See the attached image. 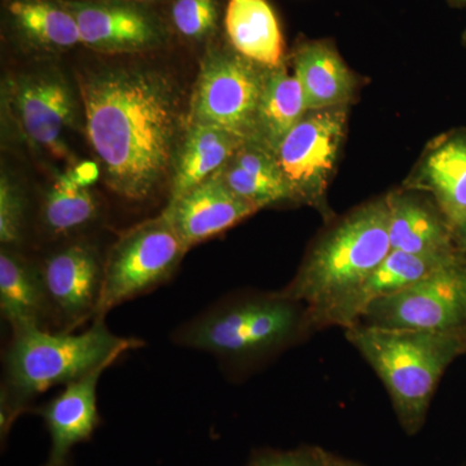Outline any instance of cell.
Wrapping results in <instances>:
<instances>
[{
	"mask_svg": "<svg viewBox=\"0 0 466 466\" xmlns=\"http://www.w3.org/2000/svg\"><path fill=\"white\" fill-rule=\"evenodd\" d=\"M78 90L106 186L142 202L170 184L188 109L175 76L157 66H103L82 72Z\"/></svg>",
	"mask_w": 466,
	"mask_h": 466,
	"instance_id": "1",
	"label": "cell"
},
{
	"mask_svg": "<svg viewBox=\"0 0 466 466\" xmlns=\"http://www.w3.org/2000/svg\"><path fill=\"white\" fill-rule=\"evenodd\" d=\"M143 341L126 339L106 327V319H95L84 333L52 332L41 328L12 332L3 359L0 389V434L5 441L18 417L36 397L58 385L110 367Z\"/></svg>",
	"mask_w": 466,
	"mask_h": 466,
	"instance_id": "2",
	"label": "cell"
},
{
	"mask_svg": "<svg viewBox=\"0 0 466 466\" xmlns=\"http://www.w3.org/2000/svg\"><path fill=\"white\" fill-rule=\"evenodd\" d=\"M346 339L385 385L401 429L421 431L438 383L466 351V330L425 332L357 324Z\"/></svg>",
	"mask_w": 466,
	"mask_h": 466,
	"instance_id": "3",
	"label": "cell"
},
{
	"mask_svg": "<svg viewBox=\"0 0 466 466\" xmlns=\"http://www.w3.org/2000/svg\"><path fill=\"white\" fill-rule=\"evenodd\" d=\"M391 251L386 198L350 213L314 245L285 299L306 308L309 329L350 296Z\"/></svg>",
	"mask_w": 466,
	"mask_h": 466,
	"instance_id": "4",
	"label": "cell"
},
{
	"mask_svg": "<svg viewBox=\"0 0 466 466\" xmlns=\"http://www.w3.org/2000/svg\"><path fill=\"white\" fill-rule=\"evenodd\" d=\"M306 308L280 293L253 294L211 306L174 330V343L244 363L279 351L308 332Z\"/></svg>",
	"mask_w": 466,
	"mask_h": 466,
	"instance_id": "5",
	"label": "cell"
},
{
	"mask_svg": "<svg viewBox=\"0 0 466 466\" xmlns=\"http://www.w3.org/2000/svg\"><path fill=\"white\" fill-rule=\"evenodd\" d=\"M268 72L269 67L241 56L228 43H210L187 106V126H218L253 142Z\"/></svg>",
	"mask_w": 466,
	"mask_h": 466,
	"instance_id": "6",
	"label": "cell"
},
{
	"mask_svg": "<svg viewBox=\"0 0 466 466\" xmlns=\"http://www.w3.org/2000/svg\"><path fill=\"white\" fill-rule=\"evenodd\" d=\"M75 88L56 66L21 70L3 82L2 108L18 139L55 158H69L66 134L76 126Z\"/></svg>",
	"mask_w": 466,
	"mask_h": 466,
	"instance_id": "7",
	"label": "cell"
},
{
	"mask_svg": "<svg viewBox=\"0 0 466 466\" xmlns=\"http://www.w3.org/2000/svg\"><path fill=\"white\" fill-rule=\"evenodd\" d=\"M187 251L164 214L122 233L106 257L103 291L95 319H106L113 309L167 283Z\"/></svg>",
	"mask_w": 466,
	"mask_h": 466,
	"instance_id": "8",
	"label": "cell"
},
{
	"mask_svg": "<svg viewBox=\"0 0 466 466\" xmlns=\"http://www.w3.org/2000/svg\"><path fill=\"white\" fill-rule=\"evenodd\" d=\"M358 324L389 329L466 330V259L456 258L368 306Z\"/></svg>",
	"mask_w": 466,
	"mask_h": 466,
	"instance_id": "9",
	"label": "cell"
},
{
	"mask_svg": "<svg viewBox=\"0 0 466 466\" xmlns=\"http://www.w3.org/2000/svg\"><path fill=\"white\" fill-rule=\"evenodd\" d=\"M348 122L346 106L308 112L274 153L291 202L323 208Z\"/></svg>",
	"mask_w": 466,
	"mask_h": 466,
	"instance_id": "10",
	"label": "cell"
},
{
	"mask_svg": "<svg viewBox=\"0 0 466 466\" xmlns=\"http://www.w3.org/2000/svg\"><path fill=\"white\" fill-rule=\"evenodd\" d=\"M75 16L82 46L106 55L159 51L174 38L165 15L134 0H63Z\"/></svg>",
	"mask_w": 466,
	"mask_h": 466,
	"instance_id": "11",
	"label": "cell"
},
{
	"mask_svg": "<svg viewBox=\"0 0 466 466\" xmlns=\"http://www.w3.org/2000/svg\"><path fill=\"white\" fill-rule=\"evenodd\" d=\"M104 263L96 245L85 238L69 240L39 262L50 303L52 327L73 333L94 320L103 291Z\"/></svg>",
	"mask_w": 466,
	"mask_h": 466,
	"instance_id": "12",
	"label": "cell"
},
{
	"mask_svg": "<svg viewBox=\"0 0 466 466\" xmlns=\"http://www.w3.org/2000/svg\"><path fill=\"white\" fill-rule=\"evenodd\" d=\"M2 24L5 38L32 56L57 57L82 46L63 0H2Z\"/></svg>",
	"mask_w": 466,
	"mask_h": 466,
	"instance_id": "13",
	"label": "cell"
},
{
	"mask_svg": "<svg viewBox=\"0 0 466 466\" xmlns=\"http://www.w3.org/2000/svg\"><path fill=\"white\" fill-rule=\"evenodd\" d=\"M258 208L238 198L217 175L162 211L187 249L216 238L247 219Z\"/></svg>",
	"mask_w": 466,
	"mask_h": 466,
	"instance_id": "14",
	"label": "cell"
},
{
	"mask_svg": "<svg viewBox=\"0 0 466 466\" xmlns=\"http://www.w3.org/2000/svg\"><path fill=\"white\" fill-rule=\"evenodd\" d=\"M459 254V250L431 254L391 250L360 287L315 321L314 329L330 325H339L346 329L357 325L368 306L403 290L456 258Z\"/></svg>",
	"mask_w": 466,
	"mask_h": 466,
	"instance_id": "15",
	"label": "cell"
},
{
	"mask_svg": "<svg viewBox=\"0 0 466 466\" xmlns=\"http://www.w3.org/2000/svg\"><path fill=\"white\" fill-rule=\"evenodd\" d=\"M101 367L69 383L56 397L38 410L50 434L51 447L42 466H69L73 450L90 441L100 425L97 385L108 370Z\"/></svg>",
	"mask_w": 466,
	"mask_h": 466,
	"instance_id": "16",
	"label": "cell"
},
{
	"mask_svg": "<svg viewBox=\"0 0 466 466\" xmlns=\"http://www.w3.org/2000/svg\"><path fill=\"white\" fill-rule=\"evenodd\" d=\"M0 314L12 332L27 328L51 330L50 303L39 263L9 248L0 251Z\"/></svg>",
	"mask_w": 466,
	"mask_h": 466,
	"instance_id": "17",
	"label": "cell"
},
{
	"mask_svg": "<svg viewBox=\"0 0 466 466\" xmlns=\"http://www.w3.org/2000/svg\"><path fill=\"white\" fill-rule=\"evenodd\" d=\"M386 202L391 250L413 254L459 250L452 227L435 202L410 191L391 193Z\"/></svg>",
	"mask_w": 466,
	"mask_h": 466,
	"instance_id": "18",
	"label": "cell"
},
{
	"mask_svg": "<svg viewBox=\"0 0 466 466\" xmlns=\"http://www.w3.org/2000/svg\"><path fill=\"white\" fill-rule=\"evenodd\" d=\"M293 66L308 112L346 106L354 95L357 82L332 42H300Z\"/></svg>",
	"mask_w": 466,
	"mask_h": 466,
	"instance_id": "19",
	"label": "cell"
},
{
	"mask_svg": "<svg viewBox=\"0 0 466 466\" xmlns=\"http://www.w3.org/2000/svg\"><path fill=\"white\" fill-rule=\"evenodd\" d=\"M223 26L227 43L241 56L269 69L285 64L283 30L268 0H228Z\"/></svg>",
	"mask_w": 466,
	"mask_h": 466,
	"instance_id": "20",
	"label": "cell"
},
{
	"mask_svg": "<svg viewBox=\"0 0 466 466\" xmlns=\"http://www.w3.org/2000/svg\"><path fill=\"white\" fill-rule=\"evenodd\" d=\"M410 188L433 196L451 227L466 220V133L449 135L431 147Z\"/></svg>",
	"mask_w": 466,
	"mask_h": 466,
	"instance_id": "21",
	"label": "cell"
},
{
	"mask_svg": "<svg viewBox=\"0 0 466 466\" xmlns=\"http://www.w3.org/2000/svg\"><path fill=\"white\" fill-rule=\"evenodd\" d=\"M244 143L245 140L218 126H187L175 157L168 202L179 200L219 173Z\"/></svg>",
	"mask_w": 466,
	"mask_h": 466,
	"instance_id": "22",
	"label": "cell"
},
{
	"mask_svg": "<svg viewBox=\"0 0 466 466\" xmlns=\"http://www.w3.org/2000/svg\"><path fill=\"white\" fill-rule=\"evenodd\" d=\"M216 175L235 195L258 210L291 201L274 153L259 144H242Z\"/></svg>",
	"mask_w": 466,
	"mask_h": 466,
	"instance_id": "23",
	"label": "cell"
},
{
	"mask_svg": "<svg viewBox=\"0 0 466 466\" xmlns=\"http://www.w3.org/2000/svg\"><path fill=\"white\" fill-rule=\"evenodd\" d=\"M306 113L299 79L288 72L285 64L272 67L260 97L253 142L275 153Z\"/></svg>",
	"mask_w": 466,
	"mask_h": 466,
	"instance_id": "24",
	"label": "cell"
},
{
	"mask_svg": "<svg viewBox=\"0 0 466 466\" xmlns=\"http://www.w3.org/2000/svg\"><path fill=\"white\" fill-rule=\"evenodd\" d=\"M100 217V205L90 187L79 186L70 175H57L43 196L39 222L51 240L72 238L90 228Z\"/></svg>",
	"mask_w": 466,
	"mask_h": 466,
	"instance_id": "25",
	"label": "cell"
},
{
	"mask_svg": "<svg viewBox=\"0 0 466 466\" xmlns=\"http://www.w3.org/2000/svg\"><path fill=\"white\" fill-rule=\"evenodd\" d=\"M165 18L173 36L208 47L219 32L222 0H168Z\"/></svg>",
	"mask_w": 466,
	"mask_h": 466,
	"instance_id": "26",
	"label": "cell"
},
{
	"mask_svg": "<svg viewBox=\"0 0 466 466\" xmlns=\"http://www.w3.org/2000/svg\"><path fill=\"white\" fill-rule=\"evenodd\" d=\"M27 198L16 179L0 177V242L2 248L20 250L26 238Z\"/></svg>",
	"mask_w": 466,
	"mask_h": 466,
	"instance_id": "27",
	"label": "cell"
},
{
	"mask_svg": "<svg viewBox=\"0 0 466 466\" xmlns=\"http://www.w3.org/2000/svg\"><path fill=\"white\" fill-rule=\"evenodd\" d=\"M327 451L315 446H303L289 451H260L247 466H323Z\"/></svg>",
	"mask_w": 466,
	"mask_h": 466,
	"instance_id": "28",
	"label": "cell"
},
{
	"mask_svg": "<svg viewBox=\"0 0 466 466\" xmlns=\"http://www.w3.org/2000/svg\"><path fill=\"white\" fill-rule=\"evenodd\" d=\"M67 174L79 186L91 187L92 184L96 183V180L99 179L100 167L96 162L84 161L70 168Z\"/></svg>",
	"mask_w": 466,
	"mask_h": 466,
	"instance_id": "29",
	"label": "cell"
},
{
	"mask_svg": "<svg viewBox=\"0 0 466 466\" xmlns=\"http://www.w3.org/2000/svg\"><path fill=\"white\" fill-rule=\"evenodd\" d=\"M453 238L460 253L466 256V220L460 223L459 226L453 227Z\"/></svg>",
	"mask_w": 466,
	"mask_h": 466,
	"instance_id": "30",
	"label": "cell"
},
{
	"mask_svg": "<svg viewBox=\"0 0 466 466\" xmlns=\"http://www.w3.org/2000/svg\"><path fill=\"white\" fill-rule=\"evenodd\" d=\"M323 466H364L359 464L357 461H352V460L339 458V456H334L332 453H328L327 460H325Z\"/></svg>",
	"mask_w": 466,
	"mask_h": 466,
	"instance_id": "31",
	"label": "cell"
},
{
	"mask_svg": "<svg viewBox=\"0 0 466 466\" xmlns=\"http://www.w3.org/2000/svg\"><path fill=\"white\" fill-rule=\"evenodd\" d=\"M134 2L144 3V5H157V3L168 2V0H134Z\"/></svg>",
	"mask_w": 466,
	"mask_h": 466,
	"instance_id": "32",
	"label": "cell"
},
{
	"mask_svg": "<svg viewBox=\"0 0 466 466\" xmlns=\"http://www.w3.org/2000/svg\"><path fill=\"white\" fill-rule=\"evenodd\" d=\"M452 3H456V5H466V0H451Z\"/></svg>",
	"mask_w": 466,
	"mask_h": 466,
	"instance_id": "33",
	"label": "cell"
},
{
	"mask_svg": "<svg viewBox=\"0 0 466 466\" xmlns=\"http://www.w3.org/2000/svg\"><path fill=\"white\" fill-rule=\"evenodd\" d=\"M464 41H465V43H466V32H465V34H464Z\"/></svg>",
	"mask_w": 466,
	"mask_h": 466,
	"instance_id": "34",
	"label": "cell"
}]
</instances>
